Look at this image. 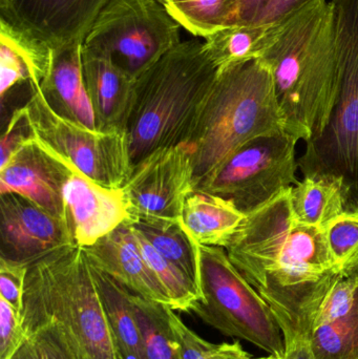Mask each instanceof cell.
<instances>
[{"label": "cell", "instance_id": "1", "mask_svg": "<svg viewBox=\"0 0 358 359\" xmlns=\"http://www.w3.org/2000/svg\"><path fill=\"white\" fill-rule=\"evenodd\" d=\"M290 189L246 215L225 248L275 314L285 350L309 341L326 295L346 276L330 251L325 230L294 219Z\"/></svg>", "mask_w": 358, "mask_h": 359}, {"label": "cell", "instance_id": "2", "mask_svg": "<svg viewBox=\"0 0 358 359\" xmlns=\"http://www.w3.org/2000/svg\"><path fill=\"white\" fill-rule=\"evenodd\" d=\"M261 59L273 75L286 132L305 143L319 138L340 88L331 2L315 0L275 25Z\"/></svg>", "mask_w": 358, "mask_h": 359}, {"label": "cell", "instance_id": "3", "mask_svg": "<svg viewBox=\"0 0 358 359\" xmlns=\"http://www.w3.org/2000/svg\"><path fill=\"white\" fill-rule=\"evenodd\" d=\"M22 326L27 335L50 331L74 359H118L92 265L77 245L29 266Z\"/></svg>", "mask_w": 358, "mask_h": 359}, {"label": "cell", "instance_id": "4", "mask_svg": "<svg viewBox=\"0 0 358 359\" xmlns=\"http://www.w3.org/2000/svg\"><path fill=\"white\" fill-rule=\"evenodd\" d=\"M219 71L205 43L189 40L135 80L125 128L132 170L157 149L188 142Z\"/></svg>", "mask_w": 358, "mask_h": 359}, {"label": "cell", "instance_id": "5", "mask_svg": "<svg viewBox=\"0 0 358 359\" xmlns=\"http://www.w3.org/2000/svg\"><path fill=\"white\" fill-rule=\"evenodd\" d=\"M285 130L273 75L262 59L220 69L187 142L193 149L195 190L246 143Z\"/></svg>", "mask_w": 358, "mask_h": 359}, {"label": "cell", "instance_id": "6", "mask_svg": "<svg viewBox=\"0 0 358 359\" xmlns=\"http://www.w3.org/2000/svg\"><path fill=\"white\" fill-rule=\"evenodd\" d=\"M340 88L323 134L298 158L303 176L336 177L358 201V0H331Z\"/></svg>", "mask_w": 358, "mask_h": 359}, {"label": "cell", "instance_id": "7", "mask_svg": "<svg viewBox=\"0 0 358 359\" xmlns=\"http://www.w3.org/2000/svg\"><path fill=\"white\" fill-rule=\"evenodd\" d=\"M200 299L191 307L202 322L284 358L283 331L266 302L235 267L226 249L199 247Z\"/></svg>", "mask_w": 358, "mask_h": 359}, {"label": "cell", "instance_id": "8", "mask_svg": "<svg viewBox=\"0 0 358 359\" xmlns=\"http://www.w3.org/2000/svg\"><path fill=\"white\" fill-rule=\"evenodd\" d=\"M181 27L160 0H111L82 48L109 59L137 79L182 42Z\"/></svg>", "mask_w": 358, "mask_h": 359}, {"label": "cell", "instance_id": "9", "mask_svg": "<svg viewBox=\"0 0 358 359\" xmlns=\"http://www.w3.org/2000/svg\"><path fill=\"white\" fill-rule=\"evenodd\" d=\"M35 140L92 181L122 188L132 172L126 132L92 130L57 113L41 88L32 90L27 104Z\"/></svg>", "mask_w": 358, "mask_h": 359}, {"label": "cell", "instance_id": "10", "mask_svg": "<svg viewBox=\"0 0 358 359\" xmlns=\"http://www.w3.org/2000/svg\"><path fill=\"white\" fill-rule=\"evenodd\" d=\"M298 142L286 130L258 137L235 151L200 191L231 201L248 215L298 183Z\"/></svg>", "mask_w": 358, "mask_h": 359}, {"label": "cell", "instance_id": "11", "mask_svg": "<svg viewBox=\"0 0 358 359\" xmlns=\"http://www.w3.org/2000/svg\"><path fill=\"white\" fill-rule=\"evenodd\" d=\"M123 189L130 221L181 219L187 198L195 191L193 147L181 143L153 151L132 168Z\"/></svg>", "mask_w": 358, "mask_h": 359}, {"label": "cell", "instance_id": "12", "mask_svg": "<svg viewBox=\"0 0 358 359\" xmlns=\"http://www.w3.org/2000/svg\"><path fill=\"white\" fill-rule=\"evenodd\" d=\"M0 257L31 265L74 244L65 222L20 194L0 196Z\"/></svg>", "mask_w": 358, "mask_h": 359}, {"label": "cell", "instance_id": "13", "mask_svg": "<svg viewBox=\"0 0 358 359\" xmlns=\"http://www.w3.org/2000/svg\"><path fill=\"white\" fill-rule=\"evenodd\" d=\"M74 170L34 140L0 168V194H20L69 225L64 187Z\"/></svg>", "mask_w": 358, "mask_h": 359}, {"label": "cell", "instance_id": "14", "mask_svg": "<svg viewBox=\"0 0 358 359\" xmlns=\"http://www.w3.org/2000/svg\"><path fill=\"white\" fill-rule=\"evenodd\" d=\"M64 203L74 244L81 248L96 244L130 221L123 187H105L76 168L65 184Z\"/></svg>", "mask_w": 358, "mask_h": 359}, {"label": "cell", "instance_id": "15", "mask_svg": "<svg viewBox=\"0 0 358 359\" xmlns=\"http://www.w3.org/2000/svg\"><path fill=\"white\" fill-rule=\"evenodd\" d=\"M111 0H6L0 16L29 29L52 48L82 43Z\"/></svg>", "mask_w": 358, "mask_h": 359}, {"label": "cell", "instance_id": "16", "mask_svg": "<svg viewBox=\"0 0 358 359\" xmlns=\"http://www.w3.org/2000/svg\"><path fill=\"white\" fill-rule=\"evenodd\" d=\"M315 359H358V272L338 280L309 334Z\"/></svg>", "mask_w": 358, "mask_h": 359}, {"label": "cell", "instance_id": "17", "mask_svg": "<svg viewBox=\"0 0 358 359\" xmlns=\"http://www.w3.org/2000/svg\"><path fill=\"white\" fill-rule=\"evenodd\" d=\"M83 249L92 267L135 294L172 308L170 297L145 261L130 224H122L96 244Z\"/></svg>", "mask_w": 358, "mask_h": 359}, {"label": "cell", "instance_id": "18", "mask_svg": "<svg viewBox=\"0 0 358 359\" xmlns=\"http://www.w3.org/2000/svg\"><path fill=\"white\" fill-rule=\"evenodd\" d=\"M54 48L41 38L0 16V98L27 84L29 93L41 88L52 67Z\"/></svg>", "mask_w": 358, "mask_h": 359}, {"label": "cell", "instance_id": "19", "mask_svg": "<svg viewBox=\"0 0 358 359\" xmlns=\"http://www.w3.org/2000/svg\"><path fill=\"white\" fill-rule=\"evenodd\" d=\"M82 73L98 130L125 132L136 79L109 59L83 48Z\"/></svg>", "mask_w": 358, "mask_h": 359}, {"label": "cell", "instance_id": "20", "mask_svg": "<svg viewBox=\"0 0 358 359\" xmlns=\"http://www.w3.org/2000/svg\"><path fill=\"white\" fill-rule=\"evenodd\" d=\"M41 90L57 113L92 130L98 128L82 73V43L54 48L52 67Z\"/></svg>", "mask_w": 358, "mask_h": 359}, {"label": "cell", "instance_id": "21", "mask_svg": "<svg viewBox=\"0 0 358 359\" xmlns=\"http://www.w3.org/2000/svg\"><path fill=\"white\" fill-rule=\"evenodd\" d=\"M231 201L195 190L183 208V225L195 243L226 248L245 219Z\"/></svg>", "mask_w": 358, "mask_h": 359}, {"label": "cell", "instance_id": "22", "mask_svg": "<svg viewBox=\"0 0 358 359\" xmlns=\"http://www.w3.org/2000/svg\"><path fill=\"white\" fill-rule=\"evenodd\" d=\"M350 198L340 179L324 175H307L290 189V206L296 222L324 230L346 211Z\"/></svg>", "mask_w": 358, "mask_h": 359}, {"label": "cell", "instance_id": "23", "mask_svg": "<svg viewBox=\"0 0 358 359\" xmlns=\"http://www.w3.org/2000/svg\"><path fill=\"white\" fill-rule=\"evenodd\" d=\"M104 306L118 359H146L142 335L135 316L132 291L104 272L92 267Z\"/></svg>", "mask_w": 358, "mask_h": 359}, {"label": "cell", "instance_id": "24", "mask_svg": "<svg viewBox=\"0 0 358 359\" xmlns=\"http://www.w3.org/2000/svg\"><path fill=\"white\" fill-rule=\"evenodd\" d=\"M128 223L199 287L200 245L185 229L182 219H137Z\"/></svg>", "mask_w": 358, "mask_h": 359}, {"label": "cell", "instance_id": "25", "mask_svg": "<svg viewBox=\"0 0 358 359\" xmlns=\"http://www.w3.org/2000/svg\"><path fill=\"white\" fill-rule=\"evenodd\" d=\"M275 27L244 23L224 27L205 38V46L219 69L263 56Z\"/></svg>", "mask_w": 358, "mask_h": 359}, {"label": "cell", "instance_id": "26", "mask_svg": "<svg viewBox=\"0 0 358 359\" xmlns=\"http://www.w3.org/2000/svg\"><path fill=\"white\" fill-rule=\"evenodd\" d=\"M246 0H163L164 6L181 27L207 38L216 32L237 23Z\"/></svg>", "mask_w": 358, "mask_h": 359}, {"label": "cell", "instance_id": "27", "mask_svg": "<svg viewBox=\"0 0 358 359\" xmlns=\"http://www.w3.org/2000/svg\"><path fill=\"white\" fill-rule=\"evenodd\" d=\"M132 301L146 359H181L168 316L170 307L135 293H132Z\"/></svg>", "mask_w": 358, "mask_h": 359}, {"label": "cell", "instance_id": "28", "mask_svg": "<svg viewBox=\"0 0 358 359\" xmlns=\"http://www.w3.org/2000/svg\"><path fill=\"white\" fill-rule=\"evenodd\" d=\"M132 229L145 261L165 288L172 302V309L174 311L191 312V307L201 297L199 287L184 272L156 250L144 236H141L134 228L132 227Z\"/></svg>", "mask_w": 358, "mask_h": 359}, {"label": "cell", "instance_id": "29", "mask_svg": "<svg viewBox=\"0 0 358 359\" xmlns=\"http://www.w3.org/2000/svg\"><path fill=\"white\" fill-rule=\"evenodd\" d=\"M170 322L179 346L181 359H250L239 341L233 344H212L189 329L170 308Z\"/></svg>", "mask_w": 358, "mask_h": 359}, {"label": "cell", "instance_id": "30", "mask_svg": "<svg viewBox=\"0 0 358 359\" xmlns=\"http://www.w3.org/2000/svg\"><path fill=\"white\" fill-rule=\"evenodd\" d=\"M330 251L344 276L358 272V208L346 210L325 229Z\"/></svg>", "mask_w": 358, "mask_h": 359}, {"label": "cell", "instance_id": "31", "mask_svg": "<svg viewBox=\"0 0 358 359\" xmlns=\"http://www.w3.org/2000/svg\"><path fill=\"white\" fill-rule=\"evenodd\" d=\"M35 140L25 105L13 113L0 142V168H4L27 143Z\"/></svg>", "mask_w": 358, "mask_h": 359}, {"label": "cell", "instance_id": "32", "mask_svg": "<svg viewBox=\"0 0 358 359\" xmlns=\"http://www.w3.org/2000/svg\"><path fill=\"white\" fill-rule=\"evenodd\" d=\"M12 359H74L50 331L41 329L27 335Z\"/></svg>", "mask_w": 358, "mask_h": 359}, {"label": "cell", "instance_id": "33", "mask_svg": "<svg viewBox=\"0 0 358 359\" xmlns=\"http://www.w3.org/2000/svg\"><path fill=\"white\" fill-rule=\"evenodd\" d=\"M25 339L22 316L0 297V359H12Z\"/></svg>", "mask_w": 358, "mask_h": 359}, {"label": "cell", "instance_id": "34", "mask_svg": "<svg viewBox=\"0 0 358 359\" xmlns=\"http://www.w3.org/2000/svg\"><path fill=\"white\" fill-rule=\"evenodd\" d=\"M27 264L0 257V297L8 302L22 316Z\"/></svg>", "mask_w": 358, "mask_h": 359}, {"label": "cell", "instance_id": "35", "mask_svg": "<svg viewBox=\"0 0 358 359\" xmlns=\"http://www.w3.org/2000/svg\"><path fill=\"white\" fill-rule=\"evenodd\" d=\"M315 0H259L248 23L273 25L283 22Z\"/></svg>", "mask_w": 358, "mask_h": 359}, {"label": "cell", "instance_id": "36", "mask_svg": "<svg viewBox=\"0 0 358 359\" xmlns=\"http://www.w3.org/2000/svg\"><path fill=\"white\" fill-rule=\"evenodd\" d=\"M284 359H315L309 341H301L290 349L285 350Z\"/></svg>", "mask_w": 358, "mask_h": 359}, {"label": "cell", "instance_id": "37", "mask_svg": "<svg viewBox=\"0 0 358 359\" xmlns=\"http://www.w3.org/2000/svg\"><path fill=\"white\" fill-rule=\"evenodd\" d=\"M259 0H246L245 4L242 6L241 12H240L237 25L248 23L250 16H252V11H254V6H256Z\"/></svg>", "mask_w": 358, "mask_h": 359}, {"label": "cell", "instance_id": "38", "mask_svg": "<svg viewBox=\"0 0 358 359\" xmlns=\"http://www.w3.org/2000/svg\"><path fill=\"white\" fill-rule=\"evenodd\" d=\"M250 359H284V358H275V356L268 355V356H265V358H252Z\"/></svg>", "mask_w": 358, "mask_h": 359}, {"label": "cell", "instance_id": "39", "mask_svg": "<svg viewBox=\"0 0 358 359\" xmlns=\"http://www.w3.org/2000/svg\"><path fill=\"white\" fill-rule=\"evenodd\" d=\"M6 0H0V4H4V2H6Z\"/></svg>", "mask_w": 358, "mask_h": 359}, {"label": "cell", "instance_id": "40", "mask_svg": "<svg viewBox=\"0 0 358 359\" xmlns=\"http://www.w3.org/2000/svg\"><path fill=\"white\" fill-rule=\"evenodd\" d=\"M160 1H163V0H160Z\"/></svg>", "mask_w": 358, "mask_h": 359}]
</instances>
